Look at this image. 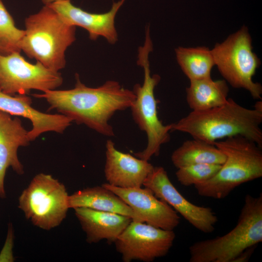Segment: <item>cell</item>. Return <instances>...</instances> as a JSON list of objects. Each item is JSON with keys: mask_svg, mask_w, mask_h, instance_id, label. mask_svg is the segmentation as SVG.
Listing matches in <instances>:
<instances>
[{"mask_svg": "<svg viewBox=\"0 0 262 262\" xmlns=\"http://www.w3.org/2000/svg\"><path fill=\"white\" fill-rule=\"evenodd\" d=\"M262 111L245 107L232 98L222 105L202 111H192L177 122L172 131L190 135L210 144L240 135L262 147Z\"/></svg>", "mask_w": 262, "mask_h": 262, "instance_id": "cell-2", "label": "cell"}, {"mask_svg": "<svg viewBox=\"0 0 262 262\" xmlns=\"http://www.w3.org/2000/svg\"><path fill=\"white\" fill-rule=\"evenodd\" d=\"M87 243H114L132 220L130 217L87 208L74 209Z\"/></svg>", "mask_w": 262, "mask_h": 262, "instance_id": "cell-17", "label": "cell"}, {"mask_svg": "<svg viewBox=\"0 0 262 262\" xmlns=\"http://www.w3.org/2000/svg\"><path fill=\"white\" fill-rule=\"evenodd\" d=\"M154 167L148 161L117 150L111 140L107 141L104 171L109 184L121 188L141 187Z\"/></svg>", "mask_w": 262, "mask_h": 262, "instance_id": "cell-14", "label": "cell"}, {"mask_svg": "<svg viewBox=\"0 0 262 262\" xmlns=\"http://www.w3.org/2000/svg\"><path fill=\"white\" fill-rule=\"evenodd\" d=\"M262 242V195L247 194L234 228L224 235L191 245L189 261L233 262L245 249Z\"/></svg>", "mask_w": 262, "mask_h": 262, "instance_id": "cell-5", "label": "cell"}, {"mask_svg": "<svg viewBox=\"0 0 262 262\" xmlns=\"http://www.w3.org/2000/svg\"><path fill=\"white\" fill-rule=\"evenodd\" d=\"M63 79L59 71L51 70L37 61L27 62L16 52L0 54V89L11 95H27L31 90L44 92L61 86Z\"/></svg>", "mask_w": 262, "mask_h": 262, "instance_id": "cell-9", "label": "cell"}, {"mask_svg": "<svg viewBox=\"0 0 262 262\" xmlns=\"http://www.w3.org/2000/svg\"><path fill=\"white\" fill-rule=\"evenodd\" d=\"M143 186L169 204L196 229L204 233L214 230L218 218L213 209L195 205L185 198L172 184L164 167H154Z\"/></svg>", "mask_w": 262, "mask_h": 262, "instance_id": "cell-11", "label": "cell"}, {"mask_svg": "<svg viewBox=\"0 0 262 262\" xmlns=\"http://www.w3.org/2000/svg\"><path fill=\"white\" fill-rule=\"evenodd\" d=\"M69 208H87L113 213L130 217L133 220L144 222L119 196L102 185L87 187L68 196Z\"/></svg>", "mask_w": 262, "mask_h": 262, "instance_id": "cell-18", "label": "cell"}, {"mask_svg": "<svg viewBox=\"0 0 262 262\" xmlns=\"http://www.w3.org/2000/svg\"><path fill=\"white\" fill-rule=\"evenodd\" d=\"M24 34L25 30L16 27L12 16L0 0V54L20 52Z\"/></svg>", "mask_w": 262, "mask_h": 262, "instance_id": "cell-22", "label": "cell"}, {"mask_svg": "<svg viewBox=\"0 0 262 262\" xmlns=\"http://www.w3.org/2000/svg\"><path fill=\"white\" fill-rule=\"evenodd\" d=\"M229 92L225 80L214 81L211 77L191 80L186 88V101L192 111H205L225 104Z\"/></svg>", "mask_w": 262, "mask_h": 262, "instance_id": "cell-19", "label": "cell"}, {"mask_svg": "<svg viewBox=\"0 0 262 262\" xmlns=\"http://www.w3.org/2000/svg\"><path fill=\"white\" fill-rule=\"evenodd\" d=\"M32 103L31 98L27 95H11L0 89V111L31 121L32 128L28 131L30 141L47 132L62 133L73 122L62 114H49L38 111L32 106Z\"/></svg>", "mask_w": 262, "mask_h": 262, "instance_id": "cell-15", "label": "cell"}, {"mask_svg": "<svg viewBox=\"0 0 262 262\" xmlns=\"http://www.w3.org/2000/svg\"><path fill=\"white\" fill-rule=\"evenodd\" d=\"M125 0L114 2L108 12L102 14L92 13L75 6L71 0H58L48 5L56 11L67 23L85 29L92 40L102 36L111 44L118 40L115 25L116 15Z\"/></svg>", "mask_w": 262, "mask_h": 262, "instance_id": "cell-13", "label": "cell"}, {"mask_svg": "<svg viewBox=\"0 0 262 262\" xmlns=\"http://www.w3.org/2000/svg\"><path fill=\"white\" fill-rule=\"evenodd\" d=\"M25 25L21 50L51 70L64 68L66 51L76 40V27L48 5L27 17Z\"/></svg>", "mask_w": 262, "mask_h": 262, "instance_id": "cell-4", "label": "cell"}, {"mask_svg": "<svg viewBox=\"0 0 262 262\" xmlns=\"http://www.w3.org/2000/svg\"><path fill=\"white\" fill-rule=\"evenodd\" d=\"M65 186L51 175L36 174L18 198V208L25 217L41 229L50 230L59 226L68 209Z\"/></svg>", "mask_w": 262, "mask_h": 262, "instance_id": "cell-8", "label": "cell"}, {"mask_svg": "<svg viewBox=\"0 0 262 262\" xmlns=\"http://www.w3.org/2000/svg\"><path fill=\"white\" fill-rule=\"evenodd\" d=\"M252 49L248 30L243 26L211 50L215 65L226 81L234 88L246 90L253 98L261 99L262 86L252 79L261 63Z\"/></svg>", "mask_w": 262, "mask_h": 262, "instance_id": "cell-7", "label": "cell"}, {"mask_svg": "<svg viewBox=\"0 0 262 262\" xmlns=\"http://www.w3.org/2000/svg\"><path fill=\"white\" fill-rule=\"evenodd\" d=\"M256 246H251L245 249L238 256L233 262H246L249 260Z\"/></svg>", "mask_w": 262, "mask_h": 262, "instance_id": "cell-25", "label": "cell"}, {"mask_svg": "<svg viewBox=\"0 0 262 262\" xmlns=\"http://www.w3.org/2000/svg\"><path fill=\"white\" fill-rule=\"evenodd\" d=\"M175 236L174 230L132 220L114 243L124 262H151L167 255Z\"/></svg>", "mask_w": 262, "mask_h": 262, "instance_id": "cell-10", "label": "cell"}, {"mask_svg": "<svg viewBox=\"0 0 262 262\" xmlns=\"http://www.w3.org/2000/svg\"><path fill=\"white\" fill-rule=\"evenodd\" d=\"M0 111V198H4V178L6 170L11 167L19 175L24 173L23 166L18 159L17 150L30 142L28 131L18 117Z\"/></svg>", "mask_w": 262, "mask_h": 262, "instance_id": "cell-16", "label": "cell"}, {"mask_svg": "<svg viewBox=\"0 0 262 262\" xmlns=\"http://www.w3.org/2000/svg\"><path fill=\"white\" fill-rule=\"evenodd\" d=\"M171 161L177 168L199 164L222 165L225 154L214 144L193 138L184 142L172 153Z\"/></svg>", "mask_w": 262, "mask_h": 262, "instance_id": "cell-20", "label": "cell"}, {"mask_svg": "<svg viewBox=\"0 0 262 262\" xmlns=\"http://www.w3.org/2000/svg\"><path fill=\"white\" fill-rule=\"evenodd\" d=\"M152 49L150 31L147 30L144 45L138 49L137 61V65L143 68L144 81L142 85H134L132 91L135 99L130 108L133 120L140 129L146 132L147 139L146 147L134 155L148 161L153 156L159 154L161 146L169 141V131H172V124L164 125L158 115V101L155 98L154 89L161 77L157 74H151L148 55Z\"/></svg>", "mask_w": 262, "mask_h": 262, "instance_id": "cell-6", "label": "cell"}, {"mask_svg": "<svg viewBox=\"0 0 262 262\" xmlns=\"http://www.w3.org/2000/svg\"><path fill=\"white\" fill-rule=\"evenodd\" d=\"M76 81L72 89L48 90L33 96L45 99L49 110H56L77 124L105 136H114L109 120L115 112L130 108L135 99L133 91L113 80L98 87H89L81 82L77 74Z\"/></svg>", "mask_w": 262, "mask_h": 262, "instance_id": "cell-1", "label": "cell"}, {"mask_svg": "<svg viewBox=\"0 0 262 262\" xmlns=\"http://www.w3.org/2000/svg\"><path fill=\"white\" fill-rule=\"evenodd\" d=\"M13 233L11 225L9 226L8 232L4 246L0 253V262L13 261L11 246L13 242Z\"/></svg>", "mask_w": 262, "mask_h": 262, "instance_id": "cell-24", "label": "cell"}, {"mask_svg": "<svg viewBox=\"0 0 262 262\" xmlns=\"http://www.w3.org/2000/svg\"><path fill=\"white\" fill-rule=\"evenodd\" d=\"M102 185L119 196L144 223L169 230H174L180 224L178 213L147 188H121L107 183Z\"/></svg>", "mask_w": 262, "mask_h": 262, "instance_id": "cell-12", "label": "cell"}, {"mask_svg": "<svg viewBox=\"0 0 262 262\" xmlns=\"http://www.w3.org/2000/svg\"><path fill=\"white\" fill-rule=\"evenodd\" d=\"M220 164H199L187 165L178 168L176 176L182 185L194 186L212 178L219 170Z\"/></svg>", "mask_w": 262, "mask_h": 262, "instance_id": "cell-23", "label": "cell"}, {"mask_svg": "<svg viewBox=\"0 0 262 262\" xmlns=\"http://www.w3.org/2000/svg\"><path fill=\"white\" fill-rule=\"evenodd\" d=\"M58 0H41L42 2L45 5H47L51 4L52 3Z\"/></svg>", "mask_w": 262, "mask_h": 262, "instance_id": "cell-26", "label": "cell"}, {"mask_svg": "<svg viewBox=\"0 0 262 262\" xmlns=\"http://www.w3.org/2000/svg\"><path fill=\"white\" fill-rule=\"evenodd\" d=\"M177 62L190 81L211 77L215 63L212 50L205 47L175 49Z\"/></svg>", "mask_w": 262, "mask_h": 262, "instance_id": "cell-21", "label": "cell"}, {"mask_svg": "<svg viewBox=\"0 0 262 262\" xmlns=\"http://www.w3.org/2000/svg\"><path fill=\"white\" fill-rule=\"evenodd\" d=\"M214 145L226 159L212 178L194 185L199 195L223 199L239 185L262 177V147L255 142L237 135Z\"/></svg>", "mask_w": 262, "mask_h": 262, "instance_id": "cell-3", "label": "cell"}]
</instances>
